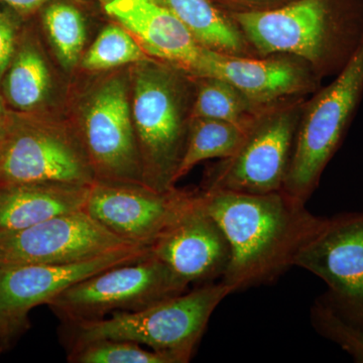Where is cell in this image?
<instances>
[{
  "label": "cell",
  "instance_id": "1",
  "mask_svg": "<svg viewBox=\"0 0 363 363\" xmlns=\"http://www.w3.org/2000/svg\"><path fill=\"white\" fill-rule=\"evenodd\" d=\"M203 205L230 247L221 281L234 292L269 283L295 264L325 221L283 190L267 194L201 191Z\"/></svg>",
  "mask_w": 363,
  "mask_h": 363
},
{
  "label": "cell",
  "instance_id": "2",
  "mask_svg": "<svg viewBox=\"0 0 363 363\" xmlns=\"http://www.w3.org/2000/svg\"><path fill=\"white\" fill-rule=\"evenodd\" d=\"M229 14L255 56L293 57L319 79L337 75L363 38V0H294L272 11Z\"/></svg>",
  "mask_w": 363,
  "mask_h": 363
},
{
  "label": "cell",
  "instance_id": "3",
  "mask_svg": "<svg viewBox=\"0 0 363 363\" xmlns=\"http://www.w3.org/2000/svg\"><path fill=\"white\" fill-rule=\"evenodd\" d=\"M131 113L142 160L143 184L157 192L176 188L187 143L194 77L159 60L136 64Z\"/></svg>",
  "mask_w": 363,
  "mask_h": 363
},
{
  "label": "cell",
  "instance_id": "4",
  "mask_svg": "<svg viewBox=\"0 0 363 363\" xmlns=\"http://www.w3.org/2000/svg\"><path fill=\"white\" fill-rule=\"evenodd\" d=\"M233 293L222 281L208 283L138 311L114 312L109 318L65 324L70 347L113 339L193 357L210 318Z\"/></svg>",
  "mask_w": 363,
  "mask_h": 363
},
{
  "label": "cell",
  "instance_id": "5",
  "mask_svg": "<svg viewBox=\"0 0 363 363\" xmlns=\"http://www.w3.org/2000/svg\"><path fill=\"white\" fill-rule=\"evenodd\" d=\"M363 95V38L330 84L304 104L281 190L307 203L350 128Z\"/></svg>",
  "mask_w": 363,
  "mask_h": 363
},
{
  "label": "cell",
  "instance_id": "6",
  "mask_svg": "<svg viewBox=\"0 0 363 363\" xmlns=\"http://www.w3.org/2000/svg\"><path fill=\"white\" fill-rule=\"evenodd\" d=\"M189 284L150 255L111 267L76 284L50 301L64 323L101 319L119 311H138L187 292Z\"/></svg>",
  "mask_w": 363,
  "mask_h": 363
},
{
  "label": "cell",
  "instance_id": "7",
  "mask_svg": "<svg viewBox=\"0 0 363 363\" xmlns=\"http://www.w3.org/2000/svg\"><path fill=\"white\" fill-rule=\"evenodd\" d=\"M304 100L274 107L260 114L235 154L210 169L204 192L229 191L267 194L283 189Z\"/></svg>",
  "mask_w": 363,
  "mask_h": 363
},
{
  "label": "cell",
  "instance_id": "8",
  "mask_svg": "<svg viewBox=\"0 0 363 363\" xmlns=\"http://www.w3.org/2000/svg\"><path fill=\"white\" fill-rule=\"evenodd\" d=\"M78 138L95 182L143 185L142 160L125 78L106 79L91 92Z\"/></svg>",
  "mask_w": 363,
  "mask_h": 363
},
{
  "label": "cell",
  "instance_id": "9",
  "mask_svg": "<svg viewBox=\"0 0 363 363\" xmlns=\"http://www.w3.org/2000/svg\"><path fill=\"white\" fill-rule=\"evenodd\" d=\"M294 266L321 279L328 288L326 300L363 325V212L325 219L301 248Z\"/></svg>",
  "mask_w": 363,
  "mask_h": 363
},
{
  "label": "cell",
  "instance_id": "10",
  "mask_svg": "<svg viewBox=\"0 0 363 363\" xmlns=\"http://www.w3.org/2000/svg\"><path fill=\"white\" fill-rule=\"evenodd\" d=\"M95 180L78 136L37 124H14L0 150V184L91 186Z\"/></svg>",
  "mask_w": 363,
  "mask_h": 363
},
{
  "label": "cell",
  "instance_id": "11",
  "mask_svg": "<svg viewBox=\"0 0 363 363\" xmlns=\"http://www.w3.org/2000/svg\"><path fill=\"white\" fill-rule=\"evenodd\" d=\"M197 195V191L177 188L157 192L135 184L94 182L85 211L123 240L150 247L193 204Z\"/></svg>",
  "mask_w": 363,
  "mask_h": 363
},
{
  "label": "cell",
  "instance_id": "12",
  "mask_svg": "<svg viewBox=\"0 0 363 363\" xmlns=\"http://www.w3.org/2000/svg\"><path fill=\"white\" fill-rule=\"evenodd\" d=\"M150 255V247L133 245L69 264L0 266V321L21 331L33 308L49 304L60 294L90 277Z\"/></svg>",
  "mask_w": 363,
  "mask_h": 363
},
{
  "label": "cell",
  "instance_id": "13",
  "mask_svg": "<svg viewBox=\"0 0 363 363\" xmlns=\"http://www.w3.org/2000/svg\"><path fill=\"white\" fill-rule=\"evenodd\" d=\"M128 245H133L80 210L0 235V266L69 264Z\"/></svg>",
  "mask_w": 363,
  "mask_h": 363
},
{
  "label": "cell",
  "instance_id": "14",
  "mask_svg": "<svg viewBox=\"0 0 363 363\" xmlns=\"http://www.w3.org/2000/svg\"><path fill=\"white\" fill-rule=\"evenodd\" d=\"M199 77L223 79L259 112L303 99L317 90L320 80L307 64L293 57L233 56L211 50H207Z\"/></svg>",
  "mask_w": 363,
  "mask_h": 363
},
{
  "label": "cell",
  "instance_id": "15",
  "mask_svg": "<svg viewBox=\"0 0 363 363\" xmlns=\"http://www.w3.org/2000/svg\"><path fill=\"white\" fill-rule=\"evenodd\" d=\"M150 252L189 285L222 279L230 260L228 241L205 209L201 191L193 204L152 242Z\"/></svg>",
  "mask_w": 363,
  "mask_h": 363
},
{
  "label": "cell",
  "instance_id": "16",
  "mask_svg": "<svg viewBox=\"0 0 363 363\" xmlns=\"http://www.w3.org/2000/svg\"><path fill=\"white\" fill-rule=\"evenodd\" d=\"M107 14L135 38L149 56L198 77L208 49L156 0H106Z\"/></svg>",
  "mask_w": 363,
  "mask_h": 363
},
{
  "label": "cell",
  "instance_id": "17",
  "mask_svg": "<svg viewBox=\"0 0 363 363\" xmlns=\"http://www.w3.org/2000/svg\"><path fill=\"white\" fill-rule=\"evenodd\" d=\"M89 188L54 183L0 184V235L85 210Z\"/></svg>",
  "mask_w": 363,
  "mask_h": 363
},
{
  "label": "cell",
  "instance_id": "18",
  "mask_svg": "<svg viewBox=\"0 0 363 363\" xmlns=\"http://www.w3.org/2000/svg\"><path fill=\"white\" fill-rule=\"evenodd\" d=\"M171 11L208 50L233 56H255L230 14L214 0H156Z\"/></svg>",
  "mask_w": 363,
  "mask_h": 363
},
{
  "label": "cell",
  "instance_id": "19",
  "mask_svg": "<svg viewBox=\"0 0 363 363\" xmlns=\"http://www.w3.org/2000/svg\"><path fill=\"white\" fill-rule=\"evenodd\" d=\"M252 124L238 125L215 119L191 118L185 152L176 174V184L200 162L227 159L235 154Z\"/></svg>",
  "mask_w": 363,
  "mask_h": 363
},
{
  "label": "cell",
  "instance_id": "20",
  "mask_svg": "<svg viewBox=\"0 0 363 363\" xmlns=\"http://www.w3.org/2000/svg\"><path fill=\"white\" fill-rule=\"evenodd\" d=\"M50 87L51 75L44 57L33 45H23L4 78L7 101L18 111H32L45 101Z\"/></svg>",
  "mask_w": 363,
  "mask_h": 363
},
{
  "label": "cell",
  "instance_id": "21",
  "mask_svg": "<svg viewBox=\"0 0 363 363\" xmlns=\"http://www.w3.org/2000/svg\"><path fill=\"white\" fill-rule=\"evenodd\" d=\"M194 81L191 118L215 119L250 125L264 112L255 111L247 98L223 79L194 77Z\"/></svg>",
  "mask_w": 363,
  "mask_h": 363
},
{
  "label": "cell",
  "instance_id": "22",
  "mask_svg": "<svg viewBox=\"0 0 363 363\" xmlns=\"http://www.w3.org/2000/svg\"><path fill=\"white\" fill-rule=\"evenodd\" d=\"M43 21L60 63L71 70L84 49L86 26L82 13L68 0H55L44 7Z\"/></svg>",
  "mask_w": 363,
  "mask_h": 363
},
{
  "label": "cell",
  "instance_id": "23",
  "mask_svg": "<svg viewBox=\"0 0 363 363\" xmlns=\"http://www.w3.org/2000/svg\"><path fill=\"white\" fill-rule=\"evenodd\" d=\"M182 353L145 350L138 343L125 340L90 341L71 346L68 362L72 363H187Z\"/></svg>",
  "mask_w": 363,
  "mask_h": 363
},
{
  "label": "cell",
  "instance_id": "24",
  "mask_svg": "<svg viewBox=\"0 0 363 363\" xmlns=\"http://www.w3.org/2000/svg\"><path fill=\"white\" fill-rule=\"evenodd\" d=\"M147 60L149 55L126 28L109 25L86 52L82 66L86 70L105 71Z\"/></svg>",
  "mask_w": 363,
  "mask_h": 363
},
{
  "label": "cell",
  "instance_id": "25",
  "mask_svg": "<svg viewBox=\"0 0 363 363\" xmlns=\"http://www.w3.org/2000/svg\"><path fill=\"white\" fill-rule=\"evenodd\" d=\"M311 321L320 335L337 344L355 362L363 363V325L344 316L324 296L313 305Z\"/></svg>",
  "mask_w": 363,
  "mask_h": 363
},
{
  "label": "cell",
  "instance_id": "26",
  "mask_svg": "<svg viewBox=\"0 0 363 363\" xmlns=\"http://www.w3.org/2000/svg\"><path fill=\"white\" fill-rule=\"evenodd\" d=\"M16 25L13 16L0 11V85L16 52Z\"/></svg>",
  "mask_w": 363,
  "mask_h": 363
},
{
  "label": "cell",
  "instance_id": "27",
  "mask_svg": "<svg viewBox=\"0 0 363 363\" xmlns=\"http://www.w3.org/2000/svg\"><path fill=\"white\" fill-rule=\"evenodd\" d=\"M227 13H262L286 6L294 0H214Z\"/></svg>",
  "mask_w": 363,
  "mask_h": 363
},
{
  "label": "cell",
  "instance_id": "28",
  "mask_svg": "<svg viewBox=\"0 0 363 363\" xmlns=\"http://www.w3.org/2000/svg\"><path fill=\"white\" fill-rule=\"evenodd\" d=\"M14 11L21 14H30L44 9L50 2L55 0H0Z\"/></svg>",
  "mask_w": 363,
  "mask_h": 363
},
{
  "label": "cell",
  "instance_id": "29",
  "mask_svg": "<svg viewBox=\"0 0 363 363\" xmlns=\"http://www.w3.org/2000/svg\"><path fill=\"white\" fill-rule=\"evenodd\" d=\"M14 123L11 117L7 116L6 107L4 102L0 99V150L4 147V143L9 138V133L13 130Z\"/></svg>",
  "mask_w": 363,
  "mask_h": 363
},
{
  "label": "cell",
  "instance_id": "30",
  "mask_svg": "<svg viewBox=\"0 0 363 363\" xmlns=\"http://www.w3.org/2000/svg\"><path fill=\"white\" fill-rule=\"evenodd\" d=\"M18 331L9 327V325L4 324V322L0 321V338L9 343L11 339L13 337Z\"/></svg>",
  "mask_w": 363,
  "mask_h": 363
},
{
  "label": "cell",
  "instance_id": "31",
  "mask_svg": "<svg viewBox=\"0 0 363 363\" xmlns=\"http://www.w3.org/2000/svg\"><path fill=\"white\" fill-rule=\"evenodd\" d=\"M7 344L9 343H6V341L2 340V339L0 338V351L4 350V348L6 347Z\"/></svg>",
  "mask_w": 363,
  "mask_h": 363
},
{
  "label": "cell",
  "instance_id": "32",
  "mask_svg": "<svg viewBox=\"0 0 363 363\" xmlns=\"http://www.w3.org/2000/svg\"><path fill=\"white\" fill-rule=\"evenodd\" d=\"M100 2H101V4H104V2L106 1V0H99Z\"/></svg>",
  "mask_w": 363,
  "mask_h": 363
}]
</instances>
